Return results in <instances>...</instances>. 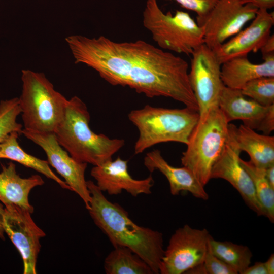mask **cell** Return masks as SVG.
Wrapping results in <instances>:
<instances>
[{
	"mask_svg": "<svg viewBox=\"0 0 274 274\" xmlns=\"http://www.w3.org/2000/svg\"><path fill=\"white\" fill-rule=\"evenodd\" d=\"M128 117L139 132L134 148L135 154L160 143L176 142L187 145L199 120L198 112L187 107L168 109L149 105L132 110Z\"/></svg>",
	"mask_w": 274,
	"mask_h": 274,
	"instance_id": "277c9868",
	"label": "cell"
},
{
	"mask_svg": "<svg viewBox=\"0 0 274 274\" xmlns=\"http://www.w3.org/2000/svg\"><path fill=\"white\" fill-rule=\"evenodd\" d=\"M265 172L268 182L274 188V164L265 168Z\"/></svg>",
	"mask_w": 274,
	"mask_h": 274,
	"instance_id": "1f68e13d",
	"label": "cell"
},
{
	"mask_svg": "<svg viewBox=\"0 0 274 274\" xmlns=\"http://www.w3.org/2000/svg\"><path fill=\"white\" fill-rule=\"evenodd\" d=\"M262 57L274 54V35H271L260 49Z\"/></svg>",
	"mask_w": 274,
	"mask_h": 274,
	"instance_id": "4dcf8cb0",
	"label": "cell"
},
{
	"mask_svg": "<svg viewBox=\"0 0 274 274\" xmlns=\"http://www.w3.org/2000/svg\"><path fill=\"white\" fill-rule=\"evenodd\" d=\"M234 135L240 150L248 154L255 166L265 169L274 164L273 136L260 134L244 124L234 125Z\"/></svg>",
	"mask_w": 274,
	"mask_h": 274,
	"instance_id": "ffe728a7",
	"label": "cell"
},
{
	"mask_svg": "<svg viewBox=\"0 0 274 274\" xmlns=\"http://www.w3.org/2000/svg\"><path fill=\"white\" fill-rule=\"evenodd\" d=\"M21 133L41 147L49 165L64 179L72 191L82 199L88 210L91 195L85 178L87 163L79 162L71 156L59 145L54 133L37 132L23 128Z\"/></svg>",
	"mask_w": 274,
	"mask_h": 274,
	"instance_id": "8fae6325",
	"label": "cell"
},
{
	"mask_svg": "<svg viewBox=\"0 0 274 274\" xmlns=\"http://www.w3.org/2000/svg\"><path fill=\"white\" fill-rule=\"evenodd\" d=\"M268 274L274 273V255L272 254L264 262Z\"/></svg>",
	"mask_w": 274,
	"mask_h": 274,
	"instance_id": "d6a6232c",
	"label": "cell"
},
{
	"mask_svg": "<svg viewBox=\"0 0 274 274\" xmlns=\"http://www.w3.org/2000/svg\"><path fill=\"white\" fill-rule=\"evenodd\" d=\"M274 24L273 12L258 9L250 25L218 47L212 50L220 64L232 58L248 55L260 50L271 35Z\"/></svg>",
	"mask_w": 274,
	"mask_h": 274,
	"instance_id": "9a60e30c",
	"label": "cell"
},
{
	"mask_svg": "<svg viewBox=\"0 0 274 274\" xmlns=\"http://www.w3.org/2000/svg\"><path fill=\"white\" fill-rule=\"evenodd\" d=\"M219 108L228 123L240 120L243 124L268 135L274 130V105L265 107L248 98L241 90L224 86Z\"/></svg>",
	"mask_w": 274,
	"mask_h": 274,
	"instance_id": "5bb4252c",
	"label": "cell"
},
{
	"mask_svg": "<svg viewBox=\"0 0 274 274\" xmlns=\"http://www.w3.org/2000/svg\"><path fill=\"white\" fill-rule=\"evenodd\" d=\"M21 113L18 97L0 101V143L12 132L21 134L23 126L17 121Z\"/></svg>",
	"mask_w": 274,
	"mask_h": 274,
	"instance_id": "d4e9b609",
	"label": "cell"
},
{
	"mask_svg": "<svg viewBox=\"0 0 274 274\" xmlns=\"http://www.w3.org/2000/svg\"><path fill=\"white\" fill-rule=\"evenodd\" d=\"M258 64L251 62L248 55L229 59L221 65V77L224 86L241 90L249 81L260 77H274V54L263 58Z\"/></svg>",
	"mask_w": 274,
	"mask_h": 274,
	"instance_id": "d6986e66",
	"label": "cell"
},
{
	"mask_svg": "<svg viewBox=\"0 0 274 274\" xmlns=\"http://www.w3.org/2000/svg\"><path fill=\"white\" fill-rule=\"evenodd\" d=\"M240 163L249 175L254 186L258 200L264 213V216L274 221V188L268 182L264 168L258 167L250 161L240 158Z\"/></svg>",
	"mask_w": 274,
	"mask_h": 274,
	"instance_id": "cb8c5ba5",
	"label": "cell"
},
{
	"mask_svg": "<svg viewBox=\"0 0 274 274\" xmlns=\"http://www.w3.org/2000/svg\"><path fill=\"white\" fill-rule=\"evenodd\" d=\"M243 274H268L264 262H257L248 266Z\"/></svg>",
	"mask_w": 274,
	"mask_h": 274,
	"instance_id": "f546056e",
	"label": "cell"
},
{
	"mask_svg": "<svg viewBox=\"0 0 274 274\" xmlns=\"http://www.w3.org/2000/svg\"><path fill=\"white\" fill-rule=\"evenodd\" d=\"M174 1L183 8L197 14V21L203 19L211 11L218 0H165Z\"/></svg>",
	"mask_w": 274,
	"mask_h": 274,
	"instance_id": "83f0119b",
	"label": "cell"
},
{
	"mask_svg": "<svg viewBox=\"0 0 274 274\" xmlns=\"http://www.w3.org/2000/svg\"><path fill=\"white\" fill-rule=\"evenodd\" d=\"M246 97L260 105H274V77H260L248 82L241 90Z\"/></svg>",
	"mask_w": 274,
	"mask_h": 274,
	"instance_id": "484cf974",
	"label": "cell"
},
{
	"mask_svg": "<svg viewBox=\"0 0 274 274\" xmlns=\"http://www.w3.org/2000/svg\"><path fill=\"white\" fill-rule=\"evenodd\" d=\"M233 124H229V134L224 148L214 165L211 179H222L228 182L240 194L247 206L258 216H264L257 197L253 182L241 165L240 153L234 135Z\"/></svg>",
	"mask_w": 274,
	"mask_h": 274,
	"instance_id": "4fadbf2b",
	"label": "cell"
},
{
	"mask_svg": "<svg viewBox=\"0 0 274 274\" xmlns=\"http://www.w3.org/2000/svg\"><path fill=\"white\" fill-rule=\"evenodd\" d=\"M189 82L196 99L199 123L202 122L213 110L219 108V101L224 87L221 77V64L213 51L204 44L191 54Z\"/></svg>",
	"mask_w": 274,
	"mask_h": 274,
	"instance_id": "ba28073f",
	"label": "cell"
},
{
	"mask_svg": "<svg viewBox=\"0 0 274 274\" xmlns=\"http://www.w3.org/2000/svg\"><path fill=\"white\" fill-rule=\"evenodd\" d=\"M127 163V160L118 157L115 160L112 159L94 166L90 174L95 180L98 188L110 195H118L123 191L134 197L142 194H151L154 183L152 175L144 179H134L128 171Z\"/></svg>",
	"mask_w": 274,
	"mask_h": 274,
	"instance_id": "2e32d148",
	"label": "cell"
},
{
	"mask_svg": "<svg viewBox=\"0 0 274 274\" xmlns=\"http://www.w3.org/2000/svg\"><path fill=\"white\" fill-rule=\"evenodd\" d=\"M29 211L16 206L5 207L3 227L21 256L23 274H36L41 249L40 239L45 233L34 222Z\"/></svg>",
	"mask_w": 274,
	"mask_h": 274,
	"instance_id": "7c38bea8",
	"label": "cell"
},
{
	"mask_svg": "<svg viewBox=\"0 0 274 274\" xmlns=\"http://www.w3.org/2000/svg\"><path fill=\"white\" fill-rule=\"evenodd\" d=\"M65 40L76 64L93 68L111 85L128 87L150 98L169 97L198 112L188 63L182 57L141 40L118 42L80 35Z\"/></svg>",
	"mask_w": 274,
	"mask_h": 274,
	"instance_id": "6da1fadb",
	"label": "cell"
},
{
	"mask_svg": "<svg viewBox=\"0 0 274 274\" xmlns=\"http://www.w3.org/2000/svg\"><path fill=\"white\" fill-rule=\"evenodd\" d=\"M19 135L17 132H12L0 143V159H10L32 168L54 181L61 188L72 191L65 182L52 171L47 161L39 159L24 151L18 142Z\"/></svg>",
	"mask_w": 274,
	"mask_h": 274,
	"instance_id": "44dd1931",
	"label": "cell"
},
{
	"mask_svg": "<svg viewBox=\"0 0 274 274\" xmlns=\"http://www.w3.org/2000/svg\"><path fill=\"white\" fill-rule=\"evenodd\" d=\"M229 134V123L219 108L212 110L192 132L181 158L182 164L205 186L221 155Z\"/></svg>",
	"mask_w": 274,
	"mask_h": 274,
	"instance_id": "52a82bcc",
	"label": "cell"
},
{
	"mask_svg": "<svg viewBox=\"0 0 274 274\" xmlns=\"http://www.w3.org/2000/svg\"><path fill=\"white\" fill-rule=\"evenodd\" d=\"M87 185L91 195L88 211L94 224L114 247L129 248L149 265L154 274L159 273L164 252L162 233L138 225L121 206L109 200L93 181H87Z\"/></svg>",
	"mask_w": 274,
	"mask_h": 274,
	"instance_id": "7a4b0ae2",
	"label": "cell"
},
{
	"mask_svg": "<svg viewBox=\"0 0 274 274\" xmlns=\"http://www.w3.org/2000/svg\"><path fill=\"white\" fill-rule=\"evenodd\" d=\"M19 97L24 129L54 133L62 121L67 100L43 73L22 70Z\"/></svg>",
	"mask_w": 274,
	"mask_h": 274,
	"instance_id": "5b68a950",
	"label": "cell"
},
{
	"mask_svg": "<svg viewBox=\"0 0 274 274\" xmlns=\"http://www.w3.org/2000/svg\"><path fill=\"white\" fill-rule=\"evenodd\" d=\"M145 166L151 173L160 172L167 179L173 195L182 191L190 193L196 198L207 200L209 195L203 186L188 168L177 167L170 165L163 157L160 151L154 150L146 154L144 159Z\"/></svg>",
	"mask_w": 274,
	"mask_h": 274,
	"instance_id": "e0dca14e",
	"label": "cell"
},
{
	"mask_svg": "<svg viewBox=\"0 0 274 274\" xmlns=\"http://www.w3.org/2000/svg\"><path fill=\"white\" fill-rule=\"evenodd\" d=\"M211 235L206 229L186 224L171 236L160 265L159 273L182 274L203 263Z\"/></svg>",
	"mask_w": 274,
	"mask_h": 274,
	"instance_id": "9c48e42d",
	"label": "cell"
},
{
	"mask_svg": "<svg viewBox=\"0 0 274 274\" xmlns=\"http://www.w3.org/2000/svg\"><path fill=\"white\" fill-rule=\"evenodd\" d=\"M107 274H154L149 265L131 249L117 246L104 261Z\"/></svg>",
	"mask_w": 274,
	"mask_h": 274,
	"instance_id": "7402d4cb",
	"label": "cell"
},
{
	"mask_svg": "<svg viewBox=\"0 0 274 274\" xmlns=\"http://www.w3.org/2000/svg\"><path fill=\"white\" fill-rule=\"evenodd\" d=\"M143 24L159 48L170 52L191 55L204 44L203 30L188 13L177 10L164 13L157 0H147L143 13Z\"/></svg>",
	"mask_w": 274,
	"mask_h": 274,
	"instance_id": "8992f818",
	"label": "cell"
},
{
	"mask_svg": "<svg viewBox=\"0 0 274 274\" xmlns=\"http://www.w3.org/2000/svg\"><path fill=\"white\" fill-rule=\"evenodd\" d=\"M209 245L212 252L233 268L237 273L243 274L250 265L253 254L247 246L228 241H216L211 235Z\"/></svg>",
	"mask_w": 274,
	"mask_h": 274,
	"instance_id": "603a6c76",
	"label": "cell"
},
{
	"mask_svg": "<svg viewBox=\"0 0 274 274\" xmlns=\"http://www.w3.org/2000/svg\"><path fill=\"white\" fill-rule=\"evenodd\" d=\"M89 121L86 104L74 96L67 100L64 117L54 133L59 145L73 158L96 166L112 159L124 146L125 141L94 132Z\"/></svg>",
	"mask_w": 274,
	"mask_h": 274,
	"instance_id": "3957f363",
	"label": "cell"
},
{
	"mask_svg": "<svg viewBox=\"0 0 274 274\" xmlns=\"http://www.w3.org/2000/svg\"><path fill=\"white\" fill-rule=\"evenodd\" d=\"M243 4H249L258 9L268 10L274 7V0H239Z\"/></svg>",
	"mask_w": 274,
	"mask_h": 274,
	"instance_id": "f1b7e54d",
	"label": "cell"
},
{
	"mask_svg": "<svg viewBox=\"0 0 274 274\" xmlns=\"http://www.w3.org/2000/svg\"><path fill=\"white\" fill-rule=\"evenodd\" d=\"M258 9L239 0H218L209 13L197 21L204 44L214 50L242 30L256 16Z\"/></svg>",
	"mask_w": 274,
	"mask_h": 274,
	"instance_id": "30bf717a",
	"label": "cell"
},
{
	"mask_svg": "<svg viewBox=\"0 0 274 274\" xmlns=\"http://www.w3.org/2000/svg\"><path fill=\"white\" fill-rule=\"evenodd\" d=\"M202 264L206 274H237L233 268L212 252L209 244Z\"/></svg>",
	"mask_w": 274,
	"mask_h": 274,
	"instance_id": "4316f807",
	"label": "cell"
},
{
	"mask_svg": "<svg viewBox=\"0 0 274 274\" xmlns=\"http://www.w3.org/2000/svg\"><path fill=\"white\" fill-rule=\"evenodd\" d=\"M5 206L0 202V239H5V232L3 227L2 221L3 216L4 213Z\"/></svg>",
	"mask_w": 274,
	"mask_h": 274,
	"instance_id": "836d02e7",
	"label": "cell"
},
{
	"mask_svg": "<svg viewBox=\"0 0 274 274\" xmlns=\"http://www.w3.org/2000/svg\"><path fill=\"white\" fill-rule=\"evenodd\" d=\"M44 181L38 175L28 178H22L17 174L15 164L10 162L2 165L0 172V202L5 207L16 206L32 213L33 207L29 201L28 196L31 190L42 186Z\"/></svg>",
	"mask_w": 274,
	"mask_h": 274,
	"instance_id": "ac0fdd59",
	"label": "cell"
}]
</instances>
